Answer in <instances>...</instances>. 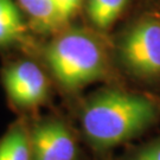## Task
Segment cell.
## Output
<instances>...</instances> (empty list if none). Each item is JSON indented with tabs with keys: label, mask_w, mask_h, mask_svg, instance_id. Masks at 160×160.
<instances>
[{
	"label": "cell",
	"mask_w": 160,
	"mask_h": 160,
	"mask_svg": "<svg viewBox=\"0 0 160 160\" xmlns=\"http://www.w3.org/2000/svg\"><path fill=\"white\" fill-rule=\"evenodd\" d=\"M32 160H76L77 146L67 126L56 120L43 121L30 133Z\"/></svg>",
	"instance_id": "5"
},
{
	"label": "cell",
	"mask_w": 160,
	"mask_h": 160,
	"mask_svg": "<svg viewBox=\"0 0 160 160\" xmlns=\"http://www.w3.org/2000/svg\"><path fill=\"white\" fill-rule=\"evenodd\" d=\"M119 57L138 77H160V22L143 19L133 25L120 40Z\"/></svg>",
	"instance_id": "3"
},
{
	"label": "cell",
	"mask_w": 160,
	"mask_h": 160,
	"mask_svg": "<svg viewBox=\"0 0 160 160\" xmlns=\"http://www.w3.org/2000/svg\"><path fill=\"white\" fill-rule=\"evenodd\" d=\"M4 86L11 101L19 107L38 106L45 101L49 94L46 76L31 61H22L6 69Z\"/></svg>",
	"instance_id": "4"
},
{
	"label": "cell",
	"mask_w": 160,
	"mask_h": 160,
	"mask_svg": "<svg viewBox=\"0 0 160 160\" xmlns=\"http://www.w3.org/2000/svg\"><path fill=\"white\" fill-rule=\"evenodd\" d=\"M25 32L22 13L13 0H0V46L8 45Z\"/></svg>",
	"instance_id": "7"
},
{
	"label": "cell",
	"mask_w": 160,
	"mask_h": 160,
	"mask_svg": "<svg viewBox=\"0 0 160 160\" xmlns=\"http://www.w3.org/2000/svg\"><path fill=\"white\" fill-rule=\"evenodd\" d=\"M83 0H55L59 24L68 22L80 8Z\"/></svg>",
	"instance_id": "10"
},
{
	"label": "cell",
	"mask_w": 160,
	"mask_h": 160,
	"mask_svg": "<svg viewBox=\"0 0 160 160\" xmlns=\"http://www.w3.org/2000/svg\"><path fill=\"white\" fill-rule=\"evenodd\" d=\"M160 103L151 96L107 89L95 94L81 114L87 139L97 148H112L145 132L158 120Z\"/></svg>",
	"instance_id": "1"
},
{
	"label": "cell",
	"mask_w": 160,
	"mask_h": 160,
	"mask_svg": "<svg viewBox=\"0 0 160 160\" xmlns=\"http://www.w3.org/2000/svg\"><path fill=\"white\" fill-rule=\"evenodd\" d=\"M24 11L39 29L51 30L59 24L55 0H18Z\"/></svg>",
	"instance_id": "9"
},
{
	"label": "cell",
	"mask_w": 160,
	"mask_h": 160,
	"mask_svg": "<svg viewBox=\"0 0 160 160\" xmlns=\"http://www.w3.org/2000/svg\"><path fill=\"white\" fill-rule=\"evenodd\" d=\"M129 160H160V138L137 151Z\"/></svg>",
	"instance_id": "11"
},
{
	"label": "cell",
	"mask_w": 160,
	"mask_h": 160,
	"mask_svg": "<svg viewBox=\"0 0 160 160\" xmlns=\"http://www.w3.org/2000/svg\"><path fill=\"white\" fill-rule=\"evenodd\" d=\"M53 76L69 90H77L100 80L107 71V55L96 37L72 29L58 36L45 51Z\"/></svg>",
	"instance_id": "2"
},
{
	"label": "cell",
	"mask_w": 160,
	"mask_h": 160,
	"mask_svg": "<svg viewBox=\"0 0 160 160\" xmlns=\"http://www.w3.org/2000/svg\"><path fill=\"white\" fill-rule=\"evenodd\" d=\"M0 160H32L30 134L22 125L12 127L0 139Z\"/></svg>",
	"instance_id": "6"
},
{
	"label": "cell",
	"mask_w": 160,
	"mask_h": 160,
	"mask_svg": "<svg viewBox=\"0 0 160 160\" xmlns=\"http://www.w3.org/2000/svg\"><path fill=\"white\" fill-rule=\"evenodd\" d=\"M128 0H88L89 19L97 29H108L120 17Z\"/></svg>",
	"instance_id": "8"
}]
</instances>
